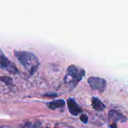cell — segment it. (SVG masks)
<instances>
[{
  "label": "cell",
  "mask_w": 128,
  "mask_h": 128,
  "mask_svg": "<svg viewBox=\"0 0 128 128\" xmlns=\"http://www.w3.org/2000/svg\"><path fill=\"white\" fill-rule=\"evenodd\" d=\"M14 55L30 74H33L36 72L40 62L38 58L33 53L28 51H15Z\"/></svg>",
  "instance_id": "obj_1"
},
{
  "label": "cell",
  "mask_w": 128,
  "mask_h": 128,
  "mask_svg": "<svg viewBox=\"0 0 128 128\" xmlns=\"http://www.w3.org/2000/svg\"><path fill=\"white\" fill-rule=\"evenodd\" d=\"M85 75L84 69L77 67L75 65H71L68 68L64 81L72 88L76 87Z\"/></svg>",
  "instance_id": "obj_2"
},
{
  "label": "cell",
  "mask_w": 128,
  "mask_h": 128,
  "mask_svg": "<svg viewBox=\"0 0 128 128\" xmlns=\"http://www.w3.org/2000/svg\"><path fill=\"white\" fill-rule=\"evenodd\" d=\"M0 68L14 74L20 73V71L18 70L17 67L15 66L13 62H11L10 60H8V58H6L1 49H0Z\"/></svg>",
  "instance_id": "obj_3"
},
{
  "label": "cell",
  "mask_w": 128,
  "mask_h": 128,
  "mask_svg": "<svg viewBox=\"0 0 128 128\" xmlns=\"http://www.w3.org/2000/svg\"><path fill=\"white\" fill-rule=\"evenodd\" d=\"M88 82L91 88L93 90L103 91L106 87V80L101 78L92 76L89 78Z\"/></svg>",
  "instance_id": "obj_4"
},
{
  "label": "cell",
  "mask_w": 128,
  "mask_h": 128,
  "mask_svg": "<svg viewBox=\"0 0 128 128\" xmlns=\"http://www.w3.org/2000/svg\"><path fill=\"white\" fill-rule=\"evenodd\" d=\"M68 108L70 113L73 116H78L80 113L82 112V109L78 105V104L72 98H70L68 100Z\"/></svg>",
  "instance_id": "obj_5"
},
{
  "label": "cell",
  "mask_w": 128,
  "mask_h": 128,
  "mask_svg": "<svg viewBox=\"0 0 128 128\" xmlns=\"http://www.w3.org/2000/svg\"><path fill=\"white\" fill-rule=\"evenodd\" d=\"M108 118L110 121H115V122L120 121V122H124L127 121V118L126 116L115 110H111L109 112Z\"/></svg>",
  "instance_id": "obj_6"
},
{
  "label": "cell",
  "mask_w": 128,
  "mask_h": 128,
  "mask_svg": "<svg viewBox=\"0 0 128 128\" xmlns=\"http://www.w3.org/2000/svg\"><path fill=\"white\" fill-rule=\"evenodd\" d=\"M92 106L96 111H102L106 108V106L101 101L99 98L96 97H93L91 100Z\"/></svg>",
  "instance_id": "obj_7"
},
{
  "label": "cell",
  "mask_w": 128,
  "mask_h": 128,
  "mask_svg": "<svg viewBox=\"0 0 128 128\" xmlns=\"http://www.w3.org/2000/svg\"><path fill=\"white\" fill-rule=\"evenodd\" d=\"M65 101L63 100H58L54 101H51L48 104V106L51 110H56L58 108H61L64 107Z\"/></svg>",
  "instance_id": "obj_8"
},
{
  "label": "cell",
  "mask_w": 128,
  "mask_h": 128,
  "mask_svg": "<svg viewBox=\"0 0 128 128\" xmlns=\"http://www.w3.org/2000/svg\"><path fill=\"white\" fill-rule=\"evenodd\" d=\"M22 128H42L39 122H35V123H31L28 122L26 123Z\"/></svg>",
  "instance_id": "obj_9"
},
{
  "label": "cell",
  "mask_w": 128,
  "mask_h": 128,
  "mask_svg": "<svg viewBox=\"0 0 128 128\" xmlns=\"http://www.w3.org/2000/svg\"><path fill=\"white\" fill-rule=\"evenodd\" d=\"M0 81L4 82L6 84H11V82H12L11 78L10 77H1L0 78Z\"/></svg>",
  "instance_id": "obj_10"
},
{
  "label": "cell",
  "mask_w": 128,
  "mask_h": 128,
  "mask_svg": "<svg viewBox=\"0 0 128 128\" xmlns=\"http://www.w3.org/2000/svg\"><path fill=\"white\" fill-rule=\"evenodd\" d=\"M80 120H81V121H82L83 123L86 124V123H87L88 118L87 116H86V114H81V116H80Z\"/></svg>",
  "instance_id": "obj_11"
},
{
  "label": "cell",
  "mask_w": 128,
  "mask_h": 128,
  "mask_svg": "<svg viewBox=\"0 0 128 128\" xmlns=\"http://www.w3.org/2000/svg\"><path fill=\"white\" fill-rule=\"evenodd\" d=\"M110 128H117V126H116V124L114 123V124H112L110 126Z\"/></svg>",
  "instance_id": "obj_12"
}]
</instances>
